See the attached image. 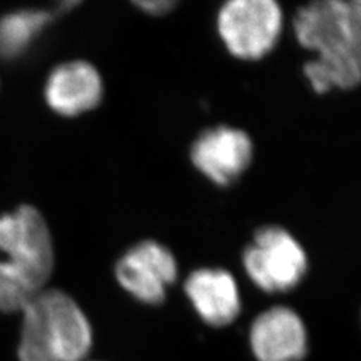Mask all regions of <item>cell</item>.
Instances as JSON below:
<instances>
[{"instance_id": "6da1fadb", "label": "cell", "mask_w": 361, "mask_h": 361, "mask_svg": "<svg viewBox=\"0 0 361 361\" xmlns=\"http://www.w3.org/2000/svg\"><path fill=\"white\" fill-rule=\"evenodd\" d=\"M297 39L317 52L304 70L317 92L349 90L361 83V19L350 1L324 0L298 10Z\"/></svg>"}, {"instance_id": "7a4b0ae2", "label": "cell", "mask_w": 361, "mask_h": 361, "mask_svg": "<svg viewBox=\"0 0 361 361\" xmlns=\"http://www.w3.org/2000/svg\"><path fill=\"white\" fill-rule=\"evenodd\" d=\"M19 361H85L92 348L90 322L58 289L40 290L23 307Z\"/></svg>"}, {"instance_id": "3957f363", "label": "cell", "mask_w": 361, "mask_h": 361, "mask_svg": "<svg viewBox=\"0 0 361 361\" xmlns=\"http://www.w3.org/2000/svg\"><path fill=\"white\" fill-rule=\"evenodd\" d=\"M0 250L34 292H40L54 268L49 228L37 209L20 207L0 217Z\"/></svg>"}, {"instance_id": "277c9868", "label": "cell", "mask_w": 361, "mask_h": 361, "mask_svg": "<svg viewBox=\"0 0 361 361\" xmlns=\"http://www.w3.org/2000/svg\"><path fill=\"white\" fill-rule=\"evenodd\" d=\"M244 267L259 289L276 293L293 289L305 276L308 264L305 252L289 233L267 226L246 247Z\"/></svg>"}, {"instance_id": "5b68a950", "label": "cell", "mask_w": 361, "mask_h": 361, "mask_svg": "<svg viewBox=\"0 0 361 361\" xmlns=\"http://www.w3.org/2000/svg\"><path fill=\"white\" fill-rule=\"evenodd\" d=\"M281 22V10L271 0H233L219 11V35L233 55L259 59L276 44Z\"/></svg>"}, {"instance_id": "8992f818", "label": "cell", "mask_w": 361, "mask_h": 361, "mask_svg": "<svg viewBox=\"0 0 361 361\" xmlns=\"http://www.w3.org/2000/svg\"><path fill=\"white\" fill-rule=\"evenodd\" d=\"M116 280L137 300L158 305L166 297V288L177 279V262L165 246L145 241L119 259Z\"/></svg>"}, {"instance_id": "52a82bcc", "label": "cell", "mask_w": 361, "mask_h": 361, "mask_svg": "<svg viewBox=\"0 0 361 361\" xmlns=\"http://www.w3.org/2000/svg\"><path fill=\"white\" fill-rule=\"evenodd\" d=\"M252 154V142L245 133L225 126L205 131L192 149L194 165L221 186L231 185L245 171Z\"/></svg>"}, {"instance_id": "ba28073f", "label": "cell", "mask_w": 361, "mask_h": 361, "mask_svg": "<svg viewBox=\"0 0 361 361\" xmlns=\"http://www.w3.org/2000/svg\"><path fill=\"white\" fill-rule=\"evenodd\" d=\"M250 345L258 361H300L307 353V329L295 310L274 307L252 324Z\"/></svg>"}, {"instance_id": "9c48e42d", "label": "cell", "mask_w": 361, "mask_h": 361, "mask_svg": "<svg viewBox=\"0 0 361 361\" xmlns=\"http://www.w3.org/2000/svg\"><path fill=\"white\" fill-rule=\"evenodd\" d=\"M185 292L200 317L213 326L233 323L241 310L238 288L222 269H200L189 276Z\"/></svg>"}, {"instance_id": "30bf717a", "label": "cell", "mask_w": 361, "mask_h": 361, "mask_svg": "<svg viewBox=\"0 0 361 361\" xmlns=\"http://www.w3.org/2000/svg\"><path fill=\"white\" fill-rule=\"evenodd\" d=\"M102 97L98 71L86 62H71L52 71L46 87L47 102L62 116H78L94 109Z\"/></svg>"}, {"instance_id": "8fae6325", "label": "cell", "mask_w": 361, "mask_h": 361, "mask_svg": "<svg viewBox=\"0 0 361 361\" xmlns=\"http://www.w3.org/2000/svg\"><path fill=\"white\" fill-rule=\"evenodd\" d=\"M50 20L44 11H19L0 20V55L11 59L26 50Z\"/></svg>"}, {"instance_id": "7c38bea8", "label": "cell", "mask_w": 361, "mask_h": 361, "mask_svg": "<svg viewBox=\"0 0 361 361\" xmlns=\"http://www.w3.org/2000/svg\"><path fill=\"white\" fill-rule=\"evenodd\" d=\"M35 295L22 276L7 261L0 259V310L20 312Z\"/></svg>"}, {"instance_id": "4fadbf2b", "label": "cell", "mask_w": 361, "mask_h": 361, "mask_svg": "<svg viewBox=\"0 0 361 361\" xmlns=\"http://www.w3.org/2000/svg\"><path fill=\"white\" fill-rule=\"evenodd\" d=\"M142 10L146 13H153V15H161L170 11L176 3L170 0H155V1H138L137 3Z\"/></svg>"}, {"instance_id": "5bb4252c", "label": "cell", "mask_w": 361, "mask_h": 361, "mask_svg": "<svg viewBox=\"0 0 361 361\" xmlns=\"http://www.w3.org/2000/svg\"><path fill=\"white\" fill-rule=\"evenodd\" d=\"M352 8L355 10V13H357V16L361 19V0H353L350 1Z\"/></svg>"}]
</instances>
